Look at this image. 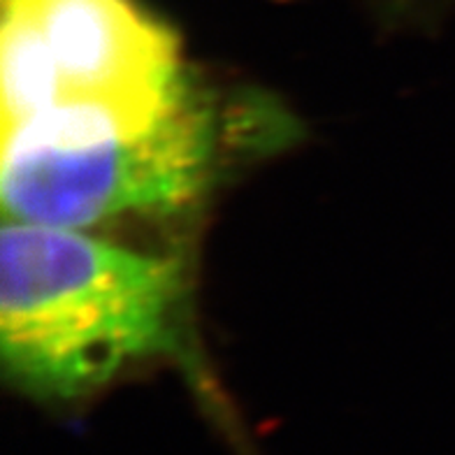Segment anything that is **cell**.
I'll list each match as a JSON object with an SVG mask.
<instances>
[{
    "instance_id": "cell-2",
    "label": "cell",
    "mask_w": 455,
    "mask_h": 455,
    "mask_svg": "<svg viewBox=\"0 0 455 455\" xmlns=\"http://www.w3.org/2000/svg\"><path fill=\"white\" fill-rule=\"evenodd\" d=\"M214 124L193 86L156 112L44 114L3 128L7 221L84 230L193 200L210 174Z\"/></svg>"
},
{
    "instance_id": "cell-3",
    "label": "cell",
    "mask_w": 455,
    "mask_h": 455,
    "mask_svg": "<svg viewBox=\"0 0 455 455\" xmlns=\"http://www.w3.org/2000/svg\"><path fill=\"white\" fill-rule=\"evenodd\" d=\"M0 124L154 112L191 89L177 40L138 0H0Z\"/></svg>"
},
{
    "instance_id": "cell-1",
    "label": "cell",
    "mask_w": 455,
    "mask_h": 455,
    "mask_svg": "<svg viewBox=\"0 0 455 455\" xmlns=\"http://www.w3.org/2000/svg\"><path fill=\"white\" fill-rule=\"evenodd\" d=\"M0 237V354L43 402H77L132 363L168 354L181 267L75 228L7 221Z\"/></svg>"
}]
</instances>
